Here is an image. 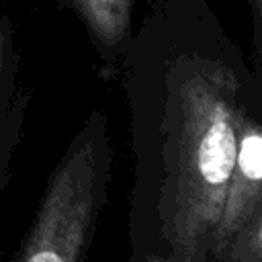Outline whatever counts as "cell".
Masks as SVG:
<instances>
[{
  "label": "cell",
  "instance_id": "cell-6",
  "mask_svg": "<svg viewBox=\"0 0 262 262\" xmlns=\"http://www.w3.org/2000/svg\"><path fill=\"white\" fill-rule=\"evenodd\" d=\"M250 18H252V47H254V63L256 72H262V0H246Z\"/></svg>",
  "mask_w": 262,
  "mask_h": 262
},
{
  "label": "cell",
  "instance_id": "cell-3",
  "mask_svg": "<svg viewBox=\"0 0 262 262\" xmlns=\"http://www.w3.org/2000/svg\"><path fill=\"white\" fill-rule=\"evenodd\" d=\"M207 262H262V78L235 113V154Z\"/></svg>",
  "mask_w": 262,
  "mask_h": 262
},
{
  "label": "cell",
  "instance_id": "cell-2",
  "mask_svg": "<svg viewBox=\"0 0 262 262\" xmlns=\"http://www.w3.org/2000/svg\"><path fill=\"white\" fill-rule=\"evenodd\" d=\"M113 166L108 119L92 108L51 170L10 262H84L108 201Z\"/></svg>",
  "mask_w": 262,
  "mask_h": 262
},
{
  "label": "cell",
  "instance_id": "cell-4",
  "mask_svg": "<svg viewBox=\"0 0 262 262\" xmlns=\"http://www.w3.org/2000/svg\"><path fill=\"white\" fill-rule=\"evenodd\" d=\"M33 90L23 82V59L16 25L8 12L0 14V194L12 178V164L20 145Z\"/></svg>",
  "mask_w": 262,
  "mask_h": 262
},
{
  "label": "cell",
  "instance_id": "cell-5",
  "mask_svg": "<svg viewBox=\"0 0 262 262\" xmlns=\"http://www.w3.org/2000/svg\"><path fill=\"white\" fill-rule=\"evenodd\" d=\"M82 25L106 80L119 78L123 51L133 33L135 0H57Z\"/></svg>",
  "mask_w": 262,
  "mask_h": 262
},
{
  "label": "cell",
  "instance_id": "cell-7",
  "mask_svg": "<svg viewBox=\"0 0 262 262\" xmlns=\"http://www.w3.org/2000/svg\"><path fill=\"white\" fill-rule=\"evenodd\" d=\"M127 262H135V260H127ZM139 262H158V260H139Z\"/></svg>",
  "mask_w": 262,
  "mask_h": 262
},
{
  "label": "cell",
  "instance_id": "cell-1",
  "mask_svg": "<svg viewBox=\"0 0 262 262\" xmlns=\"http://www.w3.org/2000/svg\"><path fill=\"white\" fill-rule=\"evenodd\" d=\"M133 180L129 260L207 262L235 154V113L262 78L209 0H147L123 51Z\"/></svg>",
  "mask_w": 262,
  "mask_h": 262
}]
</instances>
